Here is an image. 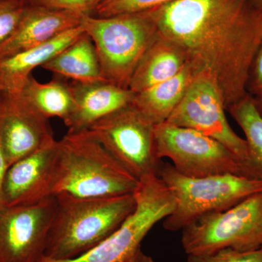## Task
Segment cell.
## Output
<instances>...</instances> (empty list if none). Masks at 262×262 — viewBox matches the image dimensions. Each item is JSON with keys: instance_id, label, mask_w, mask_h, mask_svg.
Listing matches in <instances>:
<instances>
[{"instance_id": "obj_16", "label": "cell", "mask_w": 262, "mask_h": 262, "mask_svg": "<svg viewBox=\"0 0 262 262\" xmlns=\"http://www.w3.org/2000/svg\"><path fill=\"white\" fill-rule=\"evenodd\" d=\"M83 33L80 25L44 44L0 60V94L18 95L34 69L42 67Z\"/></svg>"}, {"instance_id": "obj_7", "label": "cell", "mask_w": 262, "mask_h": 262, "mask_svg": "<svg viewBox=\"0 0 262 262\" xmlns=\"http://www.w3.org/2000/svg\"><path fill=\"white\" fill-rule=\"evenodd\" d=\"M182 231V245L187 255L227 248L241 251L261 248L262 192L229 209L201 215Z\"/></svg>"}, {"instance_id": "obj_20", "label": "cell", "mask_w": 262, "mask_h": 262, "mask_svg": "<svg viewBox=\"0 0 262 262\" xmlns=\"http://www.w3.org/2000/svg\"><path fill=\"white\" fill-rule=\"evenodd\" d=\"M18 95L46 118L58 117L65 124L75 110L70 84L58 78L42 83L30 76Z\"/></svg>"}, {"instance_id": "obj_4", "label": "cell", "mask_w": 262, "mask_h": 262, "mask_svg": "<svg viewBox=\"0 0 262 262\" xmlns=\"http://www.w3.org/2000/svg\"><path fill=\"white\" fill-rule=\"evenodd\" d=\"M80 25L94 42L105 80L129 89L138 65L160 36L149 11L106 18L86 15Z\"/></svg>"}, {"instance_id": "obj_5", "label": "cell", "mask_w": 262, "mask_h": 262, "mask_svg": "<svg viewBox=\"0 0 262 262\" xmlns=\"http://www.w3.org/2000/svg\"><path fill=\"white\" fill-rule=\"evenodd\" d=\"M158 176L176 199L175 209L163 220L168 231L182 230L201 215L229 209L262 192V179L234 174L192 178L168 163H162Z\"/></svg>"}, {"instance_id": "obj_11", "label": "cell", "mask_w": 262, "mask_h": 262, "mask_svg": "<svg viewBox=\"0 0 262 262\" xmlns=\"http://www.w3.org/2000/svg\"><path fill=\"white\" fill-rule=\"evenodd\" d=\"M56 211L55 196L0 208V262H39Z\"/></svg>"}, {"instance_id": "obj_3", "label": "cell", "mask_w": 262, "mask_h": 262, "mask_svg": "<svg viewBox=\"0 0 262 262\" xmlns=\"http://www.w3.org/2000/svg\"><path fill=\"white\" fill-rule=\"evenodd\" d=\"M139 183L89 130L68 132L57 141L54 195H123L134 193Z\"/></svg>"}, {"instance_id": "obj_9", "label": "cell", "mask_w": 262, "mask_h": 262, "mask_svg": "<svg viewBox=\"0 0 262 262\" xmlns=\"http://www.w3.org/2000/svg\"><path fill=\"white\" fill-rule=\"evenodd\" d=\"M160 159L169 158L179 173L192 178L234 174L250 177L242 162L220 141L168 122L155 125Z\"/></svg>"}, {"instance_id": "obj_23", "label": "cell", "mask_w": 262, "mask_h": 262, "mask_svg": "<svg viewBox=\"0 0 262 262\" xmlns=\"http://www.w3.org/2000/svg\"><path fill=\"white\" fill-rule=\"evenodd\" d=\"M188 262H262V247L241 251L227 248L206 254L188 255Z\"/></svg>"}, {"instance_id": "obj_26", "label": "cell", "mask_w": 262, "mask_h": 262, "mask_svg": "<svg viewBox=\"0 0 262 262\" xmlns=\"http://www.w3.org/2000/svg\"><path fill=\"white\" fill-rule=\"evenodd\" d=\"M262 89V42L258 48L250 68L247 84V93L256 94Z\"/></svg>"}, {"instance_id": "obj_10", "label": "cell", "mask_w": 262, "mask_h": 262, "mask_svg": "<svg viewBox=\"0 0 262 262\" xmlns=\"http://www.w3.org/2000/svg\"><path fill=\"white\" fill-rule=\"evenodd\" d=\"M225 110L216 84L207 76L198 75L166 122L193 129L220 141L242 162L252 177L248 168L247 143L232 130Z\"/></svg>"}, {"instance_id": "obj_6", "label": "cell", "mask_w": 262, "mask_h": 262, "mask_svg": "<svg viewBox=\"0 0 262 262\" xmlns=\"http://www.w3.org/2000/svg\"><path fill=\"white\" fill-rule=\"evenodd\" d=\"M135 210L115 232L78 257L57 260L43 256L39 262H122L141 248L153 227L165 220L176 207V199L158 175L139 180L134 192Z\"/></svg>"}, {"instance_id": "obj_29", "label": "cell", "mask_w": 262, "mask_h": 262, "mask_svg": "<svg viewBox=\"0 0 262 262\" xmlns=\"http://www.w3.org/2000/svg\"><path fill=\"white\" fill-rule=\"evenodd\" d=\"M253 97V101H254L256 107L257 108L258 113L262 116V89L257 91L256 94L251 95Z\"/></svg>"}, {"instance_id": "obj_17", "label": "cell", "mask_w": 262, "mask_h": 262, "mask_svg": "<svg viewBox=\"0 0 262 262\" xmlns=\"http://www.w3.org/2000/svg\"><path fill=\"white\" fill-rule=\"evenodd\" d=\"M187 65V56L182 48L160 34L138 65L129 89L141 92L175 77Z\"/></svg>"}, {"instance_id": "obj_24", "label": "cell", "mask_w": 262, "mask_h": 262, "mask_svg": "<svg viewBox=\"0 0 262 262\" xmlns=\"http://www.w3.org/2000/svg\"><path fill=\"white\" fill-rule=\"evenodd\" d=\"M27 6L25 0H0V46L14 32Z\"/></svg>"}, {"instance_id": "obj_21", "label": "cell", "mask_w": 262, "mask_h": 262, "mask_svg": "<svg viewBox=\"0 0 262 262\" xmlns=\"http://www.w3.org/2000/svg\"><path fill=\"white\" fill-rule=\"evenodd\" d=\"M227 110L246 136L248 168L253 178L262 179V116L247 94Z\"/></svg>"}, {"instance_id": "obj_8", "label": "cell", "mask_w": 262, "mask_h": 262, "mask_svg": "<svg viewBox=\"0 0 262 262\" xmlns=\"http://www.w3.org/2000/svg\"><path fill=\"white\" fill-rule=\"evenodd\" d=\"M87 130L138 180L158 175L162 162L157 150L155 125L131 103Z\"/></svg>"}, {"instance_id": "obj_25", "label": "cell", "mask_w": 262, "mask_h": 262, "mask_svg": "<svg viewBox=\"0 0 262 262\" xmlns=\"http://www.w3.org/2000/svg\"><path fill=\"white\" fill-rule=\"evenodd\" d=\"M38 5L73 12L82 15H91L101 0H32Z\"/></svg>"}, {"instance_id": "obj_14", "label": "cell", "mask_w": 262, "mask_h": 262, "mask_svg": "<svg viewBox=\"0 0 262 262\" xmlns=\"http://www.w3.org/2000/svg\"><path fill=\"white\" fill-rule=\"evenodd\" d=\"M83 15L27 5L12 35L0 46V60L37 47L66 31L80 26Z\"/></svg>"}, {"instance_id": "obj_2", "label": "cell", "mask_w": 262, "mask_h": 262, "mask_svg": "<svg viewBox=\"0 0 262 262\" xmlns=\"http://www.w3.org/2000/svg\"><path fill=\"white\" fill-rule=\"evenodd\" d=\"M56 211L45 256L72 259L92 249L118 229L135 210L134 193L105 198L54 195Z\"/></svg>"}, {"instance_id": "obj_19", "label": "cell", "mask_w": 262, "mask_h": 262, "mask_svg": "<svg viewBox=\"0 0 262 262\" xmlns=\"http://www.w3.org/2000/svg\"><path fill=\"white\" fill-rule=\"evenodd\" d=\"M55 75L82 83L107 82L103 77L96 48L86 33L42 66Z\"/></svg>"}, {"instance_id": "obj_18", "label": "cell", "mask_w": 262, "mask_h": 262, "mask_svg": "<svg viewBox=\"0 0 262 262\" xmlns=\"http://www.w3.org/2000/svg\"><path fill=\"white\" fill-rule=\"evenodd\" d=\"M196 76L187 63L175 77L136 93L131 104L155 125L166 122Z\"/></svg>"}, {"instance_id": "obj_12", "label": "cell", "mask_w": 262, "mask_h": 262, "mask_svg": "<svg viewBox=\"0 0 262 262\" xmlns=\"http://www.w3.org/2000/svg\"><path fill=\"white\" fill-rule=\"evenodd\" d=\"M0 140L10 166L56 139L48 118L18 95L0 94Z\"/></svg>"}, {"instance_id": "obj_28", "label": "cell", "mask_w": 262, "mask_h": 262, "mask_svg": "<svg viewBox=\"0 0 262 262\" xmlns=\"http://www.w3.org/2000/svg\"><path fill=\"white\" fill-rule=\"evenodd\" d=\"M122 262H154V261L151 256L146 255L143 252L141 248H139L134 254L131 255L130 257Z\"/></svg>"}, {"instance_id": "obj_30", "label": "cell", "mask_w": 262, "mask_h": 262, "mask_svg": "<svg viewBox=\"0 0 262 262\" xmlns=\"http://www.w3.org/2000/svg\"><path fill=\"white\" fill-rule=\"evenodd\" d=\"M251 2L255 7L262 10V0H251Z\"/></svg>"}, {"instance_id": "obj_15", "label": "cell", "mask_w": 262, "mask_h": 262, "mask_svg": "<svg viewBox=\"0 0 262 262\" xmlns=\"http://www.w3.org/2000/svg\"><path fill=\"white\" fill-rule=\"evenodd\" d=\"M75 110L65 124L68 132L87 130L93 124L119 108L130 104L136 93L108 82H72Z\"/></svg>"}, {"instance_id": "obj_13", "label": "cell", "mask_w": 262, "mask_h": 262, "mask_svg": "<svg viewBox=\"0 0 262 262\" xmlns=\"http://www.w3.org/2000/svg\"><path fill=\"white\" fill-rule=\"evenodd\" d=\"M57 141L9 166L3 184L5 206H28L54 196Z\"/></svg>"}, {"instance_id": "obj_1", "label": "cell", "mask_w": 262, "mask_h": 262, "mask_svg": "<svg viewBox=\"0 0 262 262\" xmlns=\"http://www.w3.org/2000/svg\"><path fill=\"white\" fill-rule=\"evenodd\" d=\"M149 13L196 75L216 84L226 110L248 94L250 68L262 42V10L251 0H176Z\"/></svg>"}, {"instance_id": "obj_22", "label": "cell", "mask_w": 262, "mask_h": 262, "mask_svg": "<svg viewBox=\"0 0 262 262\" xmlns=\"http://www.w3.org/2000/svg\"><path fill=\"white\" fill-rule=\"evenodd\" d=\"M176 0H101L94 12L98 17L144 13L173 3Z\"/></svg>"}, {"instance_id": "obj_27", "label": "cell", "mask_w": 262, "mask_h": 262, "mask_svg": "<svg viewBox=\"0 0 262 262\" xmlns=\"http://www.w3.org/2000/svg\"><path fill=\"white\" fill-rule=\"evenodd\" d=\"M8 168H9V166H8V162H7L6 157H5L4 152V149H3L1 140H0V208L5 206L3 198V184L5 173H6Z\"/></svg>"}]
</instances>
